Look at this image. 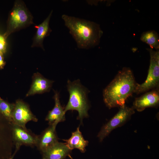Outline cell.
I'll return each mask as SVG.
<instances>
[{
  "instance_id": "5bb4252c",
  "label": "cell",
  "mask_w": 159,
  "mask_h": 159,
  "mask_svg": "<svg viewBox=\"0 0 159 159\" xmlns=\"http://www.w3.org/2000/svg\"><path fill=\"white\" fill-rule=\"evenodd\" d=\"M53 11H51L47 17L37 26V31L33 39L32 47H39L44 49L43 42L45 38L49 36L51 32L49 23Z\"/></svg>"
},
{
  "instance_id": "277c9868",
  "label": "cell",
  "mask_w": 159,
  "mask_h": 159,
  "mask_svg": "<svg viewBox=\"0 0 159 159\" xmlns=\"http://www.w3.org/2000/svg\"><path fill=\"white\" fill-rule=\"evenodd\" d=\"M33 24V16L24 2L16 0L9 13L6 30L3 35L6 39L12 33Z\"/></svg>"
},
{
  "instance_id": "5b68a950",
  "label": "cell",
  "mask_w": 159,
  "mask_h": 159,
  "mask_svg": "<svg viewBox=\"0 0 159 159\" xmlns=\"http://www.w3.org/2000/svg\"><path fill=\"white\" fill-rule=\"evenodd\" d=\"M150 56V64L148 75L142 83L136 84L134 93L137 94L159 88V51L148 49Z\"/></svg>"
},
{
  "instance_id": "603a6c76",
  "label": "cell",
  "mask_w": 159,
  "mask_h": 159,
  "mask_svg": "<svg viewBox=\"0 0 159 159\" xmlns=\"http://www.w3.org/2000/svg\"><path fill=\"white\" fill-rule=\"evenodd\" d=\"M42 159H45L43 158Z\"/></svg>"
},
{
  "instance_id": "7402d4cb",
  "label": "cell",
  "mask_w": 159,
  "mask_h": 159,
  "mask_svg": "<svg viewBox=\"0 0 159 159\" xmlns=\"http://www.w3.org/2000/svg\"><path fill=\"white\" fill-rule=\"evenodd\" d=\"M68 156L71 159H73L72 158L71 156L70 155V154H69L68 155Z\"/></svg>"
},
{
  "instance_id": "ac0fdd59",
  "label": "cell",
  "mask_w": 159,
  "mask_h": 159,
  "mask_svg": "<svg viewBox=\"0 0 159 159\" xmlns=\"http://www.w3.org/2000/svg\"><path fill=\"white\" fill-rule=\"evenodd\" d=\"M15 106L0 97V112L9 122H12V114Z\"/></svg>"
},
{
  "instance_id": "3957f363",
  "label": "cell",
  "mask_w": 159,
  "mask_h": 159,
  "mask_svg": "<svg viewBox=\"0 0 159 159\" xmlns=\"http://www.w3.org/2000/svg\"><path fill=\"white\" fill-rule=\"evenodd\" d=\"M67 86L69 98L64 111L66 113L69 110H76L78 113V119L82 122L84 118L88 116L90 106L87 96L89 91L82 84L79 79L72 82L68 80Z\"/></svg>"
},
{
  "instance_id": "8fae6325",
  "label": "cell",
  "mask_w": 159,
  "mask_h": 159,
  "mask_svg": "<svg viewBox=\"0 0 159 159\" xmlns=\"http://www.w3.org/2000/svg\"><path fill=\"white\" fill-rule=\"evenodd\" d=\"M56 127L52 125H49L40 135H38L36 146L41 153L58 141Z\"/></svg>"
},
{
  "instance_id": "44dd1931",
  "label": "cell",
  "mask_w": 159,
  "mask_h": 159,
  "mask_svg": "<svg viewBox=\"0 0 159 159\" xmlns=\"http://www.w3.org/2000/svg\"><path fill=\"white\" fill-rule=\"evenodd\" d=\"M19 149L20 148H19L15 147V149L14 153H13L12 155L11 156V157L8 159H13L14 156H15L16 153L18 151V150H19Z\"/></svg>"
},
{
  "instance_id": "6da1fadb",
  "label": "cell",
  "mask_w": 159,
  "mask_h": 159,
  "mask_svg": "<svg viewBox=\"0 0 159 159\" xmlns=\"http://www.w3.org/2000/svg\"><path fill=\"white\" fill-rule=\"evenodd\" d=\"M136 84L130 68L120 70L103 90V101L106 106L111 109L125 105L127 99L134 93Z\"/></svg>"
},
{
  "instance_id": "d6986e66",
  "label": "cell",
  "mask_w": 159,
  "mask_h": 159,
  "mask_svg": "<svg viewBox=\"0 0 159 159\" xmlns=\"http://www.w3.org/2000/svg\"><path fill=\"white\" fill-rule=\"evenodd\" d=\"M6 39L4 35H0V52L3 54L6 51Z\"/></svg>"
},
{
  "instance_id": "4fadbf2b",
  "label": "cell",
  "mask_w": 159,
  "mask_h": 159,
  "mask_svg": "<svg viewBox=\"0 0 159 159\" xmlns=\"http://www.w3.org/2000/svg\"><path fill=\"white\" fill-rule=\"evenodd\" d=\"M54 98L55 105L53 108L49 112L45 120L48 121L49 125L56 127L59 122L65 120V112L59 100V94L57 91H54Z\"/></svg>"
},
{
  "instance_id": "9c48e42d",
  "label": "cell",
  "mask_w": 159,
  "mask_h": 159,
  "mask_svg": "<svg viewBox=\"0 0 159 159\" xmlns=\"http://www.w3.org/2000/svg\"><path fill=\"white\" fill-rule=\"evenodd\" d=\"M12 114V122L23 128L29 121L37 122L38 119L31 111L29 105L21 100L16 101Z\"/></svg>"
},
{
  "instance_id": "2e32d148",
  "label": "cell",
  "mask_w": 159,
  "mask_h": 159,
  "mask_svg": "<svg viewBox=\"0 0 159 159\" xmlns=\"http://www.w3.org/2000/svg\"><path fill=\"white\" fill-rule=\"evenodd\" d=\"M66 142L65 144L71 150L74 149L79 150L82 153L86 151L85 148L88 145V141L84 138L79 127L76 130L72 132L70 138L67 140H64Z\"/></svg>"
},
{
  "instance_id": "7a4b0ae2",
  "label": "cell",
  "mask_w": 159,
  "mask_h": 159,
  "mask_svg": "<svg viewBox=\"0 0 159 159\" xmlns=\"http://www.w3.org/2000/svg\"><path fill=\"white\" fill-rule=\"evenodd\" d=\"M62 18L78 48L87 49L99 44L103 33L99 24L65 14Z\"/></svg>"
},
{
  "instance_id": "9a60e30c",
  "label": "cell",
  "mask_w": 159,
  "mask_h": 159,
  "mask_svg": "<svg viewBox=\"0 0 159 159\" xmlns=\"http://www.w3.org/2000/svg\"><path fill=\"white\" fill-rule=\"evenodd\" d=\"M71 150L65 143L58 141L42 154L45 159H64Z\"/></svg>"
},
{
  "instance_id": "ba28073f",
  "label": "cell",
  "mask_w": 159,
  "mask_h": 159,
  "mask_svg": "<svg viewBox=\"0 0 159 159\" xmlns=\"http://www.w3.org/2000/svg\"><path fill=\"white\" fill-rule=\"evenodd\" d=\"M13 140L15 147L20 148L22 145L33 147L36 146L38 135L26 128H24L11 122Z\"/></svg>"
},
{
  "instance_id": "30bf717a",
  "label": "cell",
  "mask_w": 159,
  "mask_h": 159,
  "mask_svg": "<svg viewBox=\"0 0 159 159\" xmlns=\"http://www.w3.org/2000/svg\"><path fill=\"white\" fill-rule=\"evenodd\" d=\"M159 103V88L148 91L134 101L132 107L138 112H141L146 108L155 107Z\"/></svg>"
},
{
  "instance_id": "7c38bea8",
  "label": "cell",
  "mask_w": 159,
  "mask_h": 159,
  "mask_svg": "<svg viewBox=\"0 0 159 159\" xmlns=\"http://www.w3.org/2000/svg\"><path fill=\"white\" fill-rule=\"evenodd\" d=\"M53 82V81L45 78L39 73H35L33 76L32 85L26 96L49 92Z\"/></svg>"
},
{
  "instance_id": "e0dca14e",
  "label": "cell",
  "mask_w": 159,
  "mask_h": 159,
  "mask_svg": "<svg viewBox=\"0 0 159 159\" xmlns=\"http://www.w3.org/2000/svg\"><path fill=\"white\" fill-rule=\"evenodd\" d=\"M140 40L148 44L150 48L156 50L159 49V37L157 33L154 30L143 32L141 34Z\"/></svg>"
},
{
  "instance_id": "ffe728a7",
  "label": "cell",
  "mask_w": 159,
  "mask_h": 159,
  "mask_svg": "<svg viewBox=\"0 0 159 159\" xmlns=\"http://www.w3.org/2000/svg\"><path fill=\"white\" fill-rule=\"evenodd\" d=\"M5 64V63L4 61L3 54L0 52V69L3 68Z\"/></svg>"
},
{
  "instance_id": "8992f818",
  "label": "cell",
  "mask_w": 159,
  "mask_h": 159,
  "mask_svg": "<svg viewBox=\"0 0 159 159\" xmlns=\"http://www.w3.org/2000/svg\"><path fill=\"white\" fill-rule=\"evenodd\" d=\"M14 145L11 122L0 112V159L9 158L13 153Z\"/></svg>"
},
{
  "instance_id": "52a82bcc",
  "label": "cell",
  "mask_w": 159,
  "mask_h": 159,
  "mask_svg": "<svg viewBox=\"0 0 159 159\" xmlns=\"http://www.w3.org/2000/svg\"><path fill=\"white\" fill-rule=\"evenodd\" d=\"M118 112L101 128L97 136L100 141H102L115 129L121 126L130 119L135 112L132 107L125 105L120 107Z\"/></svg>"
}]
</instances>
